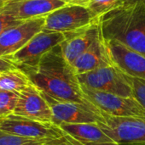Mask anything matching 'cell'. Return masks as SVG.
Segmentation results:
<instances>
[{"instance_id": "obj_1", "label": "cell", "mask_w": 145, "mask_h": 145, "mask_svg": "<svg viewBox=\"0 0 145 145\" xmlns=\"http://www.w3.org/2000/svg\"><path fill=\"white\" fill-rule=\"evenodd\" d=\"M19 69L40 91L55 99L92 105L85 99L78 75L64 58L60 45L46 53L37 65Z\"/></svg>"}, {"instance_id": "obj_2", "label": "cell", "mask_w": 145, "mask_h": 145, "mask_svg": "<svg viewBox=\"0 0 145 145\" xmlns=\"http://www.w3.org/2000/svg\"><path fill=\"white\" fill-rule=\"evenodd\" d=\"M103 37L145 57V3L116 8L99 17Z\"/></svg>"}, {"instance_id": "obj_3", "label": "cell", "mask_w": 145, "mask_h": 145, "mask_svg": "<svg viewBox=\"0 0 145 145\" xmlns=\"http://www.w3.org/2000/svg\"><path fill=\"white\" fill-rule=\"evenodd\" d=\"M79 84L85 88L113 93L121 97H132L131 76L125 74L115 65L78 75Z\"/></svg>"}, {"instance_id": "obj_4", "label": "cell", "mask_w": 145, "mask_h": 145, "mask_svg": "<svg viewBox=\"0 0 145 145\" xmlns=\"http://www.w3.org/2000/svg\"><path fill=\"white\" fill-rule=\"evenodd\" d=\"M81 86V85H80ZM85 99L100 111L114 117H145V110L133 98L91 89L81 86Z\"/></svg>"}, {"instance_id": "obj_5", "label": "cell", "mask_w": 145, "mask_h": 145, "mask_svg": "<svg viewBox=\"0 0 145 145\" xmlns=\"http://www.w3.org/2000/svg\"><path fill=\"white\" fill-rule=\"evenodd\" d=\"M0 130L15 136L38 140H51L66 134L54 123L42 122L15 114L0 118Z\"/></svg>"}, {"instance_id": "obj_6", "label": "cell", "mask_w": 145, "mask_h": 145, "mask_svg": "<svg viewBox=\"0 0 145 145\" xmlns=\"http://www.w3.org/2000/svg\"><path fill=\"white\" fill-rule=\"evenodd\" d=\"M43 94L51 109L52 122L55 125L60 127L62 124L97 123L104 120L102 112L93 105L57 100L44 93Z\"/></svg>"}, {"instance_id": "obj_7", "label": "cell", "mask_w": 145, "mask_h": 145, "mask_svg": "<svg viewBox=\"0 0 145 145\" xmlns=\"http://www.w3.org/2000/svg\"><path fill=\"white\" fill-rule=\"evenodd\" d=\"M98 19L87 7L66 4L45 16L44 29L64 34L83 28Z\"/></svg>"}, {"instance_id": "obj_8", "label": "cell", "mask_w": 145, "mask_h": 145, "mask_svg": "<svg viewBox=\"0 0 145 145\" xmlns=\"http://www.w3.org/2000/svg\"><path fill=\"white\" fill-rule=\"evenodd\" d=\"M65 40V35L43 29L36 34L21 49L9 56L18 68L33 67L41 58Z\"/></svg>"}, {"instance_id": "obj_9", "label": "cell", "mask_w": 145, "mask_h": 145, "mask_svg": "<svg viewBox=\"0 0 145 145\" xmlns=\"http://www.w3.org/2000/svg\"><path fill=\"white\" fill-rule=\"evenodd\" d=\"M102 114L104 120L97 124L119 144H145V117H114Z\"/></svg>"}, {"instance_id": "obj_10", "label": "cell", "mask_w": 145, "mask_h": 145, "mask_svg": "<svg viewBox=\"0 0 145 145\" xmlns=\"http://www.w3.org/2000/svg\"><path fill=\"white\" fill-rule=\"evenodd\" d=\"M45 16L26 20L4 31L0 36V57L11 56L21 49L44 29Z\"/></svg>"}, {"instance_id": "obj_11", "label": "cell", "mask_w": 145, "mask_h": 145, "mask_svg": "<svg viewBox=\"0 0 145 145\" xmlns=\"http://www.w3.org/2000/svg\"><path fill=\"white\" fill-rule=\"evenodd\" d=\"M42 122H52L51 109L43 93L32 82L19 93L18 102L14 113Z\"/></svg>"}, {"instance_id": "obj_12", "label": "cell", "mask_w": 145, "mask_h": 145, "mask_svg": "<svg viewBox=\"0 0 145 145\" xmlns=\"http://www.w3.org/2000/svg\"><path fill=\"white\" fill-rule=\"evenodd\" d=\"M66 4L60 0H5L0 14L18 20H26L45 16Z\"/></svg>"}, {"instance_id": "obj_13", "label": "cell", "mask_w": 145, "mask_h": 145, "mask_svg": "<svg viewBox=\"0 0 145 145\" xmlns=\"http://www.w3.org/2000/svg\"><path fill=\"white\" fill-rule=\"evenodd\" d=\"M64 35L65 40L60 46L64 58L72 65L102 35L99 19L83 28Z\"/></svg>"}, {"instance_id": "obj_14", "label": "cell", "mask_w": 145, "mask_h": 145, "mask_svg": "<svg viewBox=\"0 0 145 145\" xmlns=\"http://www.w3.org/2000/svg\"><path fill=\"white\" fill-rule=\"evenodd\" d=\"M105 42L114 65L131 77L145 80L144 56L119 42L110 40Z\"/></svg>"}, {"instance_id": "obj_15", "label": "cell", "mask_w": 145, "mask_h": 145, "mask_svg": "<svg viewBox=\"0 0 145 145\" xmlns=\"http://www.w3.org/2000/svg\"><path fill=\"white\" fill-rule=\"evenodd\" d=\"M114 65L103 35L83 53L73 64L77 75L86 73L101 67Z\"/></svg>"}, {"instance_id": "obj_16", "label": "cell", "mask_w": 145, "mask_h": 145, "mask_svg": "<svg viewBox=\"0 0 145 145\" xmlns=\"http://www.w3.org/2000/svg\"><path fill=\"white\" fill-rule=\"evenodd\" d=\"M60 127L83 145H119L97 123L62 124Z\"/></svg>"}, {"instance_id": "obj_17", "label": "cell", "mask_w": 145, "mask_h": 145, "mask_svg": "<svg viewBox=\"0 0 145 145\" xmlns=\"http://www.w3.org/2000/svg\"><path fill=\"white\" fill-rule=\"evenodd\" d=\"M30 83L26 74L18 67L0 74V91L21 93Z\"/></svg>"}, {"instance_id": "obj_18", "label": "cell", "mask_w": 145, "mask_h": 145, "mask_svg": "<svg viewBox=\"0 0 145 145\" xmlns=\"http://www.w3.org/2000/svg\"><path fill=\"white\" fill-rule=\"evenodd\" d=\"M122 6V0H89L87 8L97 18Z\"/></svg>"}, {"instance_id": "obj_19", "label": "cell", "mask_w": 145, "mask_h": 145, "mask_svg": "<svg viewBox=\"0 0 145 145\" xmlns=\"http://www.w3.org/2000/svg\"><path fill=\"white\" fill-rule=\"evenodd\" d=\"M19 98V93L0 91V118L14 113Z\"/></svg>"}, {"instance_id": "obj_20", "label": "cell", "mask_w": 145, "mask_h": 145, "mask_svg": "<svg viewBox=\"0 0 145 145\" xmlns=\"http://www.w3.org/2000/svg\"><path fill=\"white\" fill-rule=\"evenodd\" d=\"M47 141L22 138L0 130V145H44Z\"/></svg>"}, {"instance_id": "obj_21", "label": "cell", "mask_w": 145, "mask_h": 145, "mask_svg": "<svg viewBox=\"0 0 145 145\" xmlns=\"http://www.w3.org/2000/svg\"><path fill=\"white\" fill-rule=\"evenodd\" d=\"M132 86V97L145 110V80L131 77Z\"/></svg>"}, {"instance_id": "obj_22", "label": "cell", "mask_w": 145, "mask_h": 145, "mask_svg": "<svg viewBox=\"0 0 145 145\" xmlns=\"http://www.w3.org/2000/svg\"><path fill=\"white\" fill-rule=\"evenodd\" d=\"M44 145H83L71 135L66 133L64 136L47 141Z\"/></svg>"}, {"instance_id": "obj_23", "label": "cell", "mask_w": 145, "mask_h": 145, "mask_svg": "<svg viewBox=\"0 0 145 145\" xmlns=\"http://www.w3.org/2000/svg\"><path fill=\"white\" fill-rule=\"evenodd\" d=\"M23 21H25V20H18L14 19L11 16L0 14V36L7 29L10 28L12 26L17 25L22 23Z\"/></svg>"}, {"instance_id": "obj_24", "label": "cell", "mask_w": 145, "mask_h": 145, "mask_svg": "<svg viewBox=\"0 0 145 145\" xmlns=\"http://www.w3.org/2000/svg\"><path fill=\"white\" fill-rule=\"evenodd\" d=\"M16 65L13 62V60L10 59L9 56L6 57H0V74L3 72L16 68Z\"/></svg>"}, {"instance_id": "obj_25", "label": "cell", "mask_w": 145, "mask_h": 145, "mask_svg": "<svg viewBox=\"0 0 145 145\" xmlns=\"http://www.w3.org/2000/svg\"><path fill=\"white\" fill-rule=\"evenodd\" d=\"M60 1L64 2L67 4H77V5H81L85 7H87L88 3H89V0H60Z\"/></svg>"}, {"instance_id": "obj_26", "label": "cell", "mask_w": 145, "mask_h": 145, "mask_svg": "<svg viewBox=\"0 0 145 145\" xmlns=\"http://www.w3.org/2000/svg\"><path fill=\"white\" fill-rule=\"evenodd\" d=\"M140 2L145 3V0H122V6L131 5V4H134L137 3H140Z\"/></svg>"}, {"instance_id": "obj_27", "label": "cell", "mask_w": 145, "mask_h": 145, "mask_svg": "<svg viewBox=\"0 0 145 145\" xmlns=\"http://www.w3.org/2000/svg\"><path fill=\"white\" fill-rule=\"evenodd\" d=\"M119 145H145V144H120Z\"/></svg>"}, {"instance_id": "obj_28", "label": "cell", "mask_w": 145, "mask_h": 145, "mask_svg": "<svg viewBox=\"0 0 145 145\" xmlns=\"http://www.w3.org/2000/svg\"><path fill=\"white\" fill-rule=\"evenodd\" d=\"M4 2H5V0H0V8L3 5Z\"/></svg>"}]
</instances>
